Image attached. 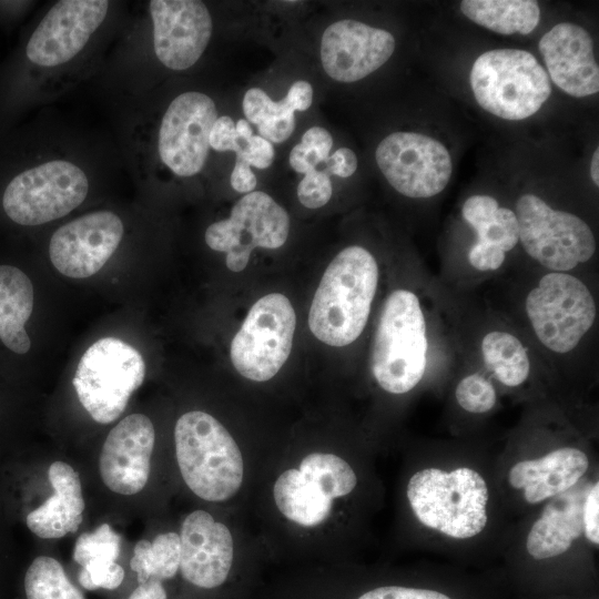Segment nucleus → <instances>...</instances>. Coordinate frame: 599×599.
<instances>
[{
	"label": "nucleus",
	"instance_id": "obj_1",
	"mask_svg": "<svg viewBox=\"0 0 599 599\" xmlns=\"http://www.w3.org/2000/svg\"><path fill=\"white\" fill-rule=\"evenodd\" d=\"M379 270L366 248L342 250L325 270L314 294L308 327L321 342L343 347L364 331L378 285Z\"/></svg>",
	"mask_w": 599,
	"mask_h": 599
},
{
	"label": "nucleus",
	"instance_id": "obj_2",
	"mask_svg": "<svg viewBox=\"0 0 599 599\" xmlns=\"http://www.w3.org/2000/svg\"><path fill=\"white\" fill-rule=\"evenodd\" d=\"M175 455L187 487L207 501H224L241 487L244 461L226 428L212 415L192 410L174 427Z\"/></svg>",
	"mask_w": 599,
	"mask_h": 599
},
{
	"label": "nucleus",
	"instance_id": "obj_3",
	"mask_svg": "<svg viewBox=\"0 0 599 599\" xmlns=\"http://www.w3.org/2000/svg\"><path fill=\"white\" fill-rule=\"evenodd\" d=\"M427 327L418 296L396 290L386 298L370 354L377 384L390 394H405L422 380L427 365Z\"/></svg>",
	"mask_w": 599,
	"mask_h": 599
},
{
	"label": "nucleus",
	"instance_id": "obj_4",
	"mask_svg": "<svg viewBox=\"0 0 599 599\" xmlns=\"http://www.w3.org/2000/svg\"><path fill=\"white\" fill-rule=\"evenodd\" d=\"M407 498L424 526L448 537L471 538L486 527L488 487L471 468L422 469L410 477Z\"/></svg>",
	"mask_w": 599,
	"mask_h": 599
},
{
	"label": "nucleus",
	"instance_id": "obj_5",
	"mask_svg": "<svg viewBox=\"0 0 599 599\" xmlns=\"http://www.w3.org/2000/svg\"><path fill=\"white\" fill-rule=\"evenodd\" d=\"M477 103L504 120L535 114L551 93L547 72L528 51L495 49L480 54L470 71Z\"/></svg>",
	"mask_w": 599,
	"mask_h": 599
},
{
	"label": "nucleus",
	"instance_id": "obj_6",
	"mask_svg": "<svg viewBox=\"0 0 599 599\" xmlns=\"http://www.w3.org/2000/svg\"><path fill=\"white\" fill-rule=\"evenodd\" d=\"M138 349L116 337L94 342L81 356L72 384L83 408L99 424L116 420L143 383Z\"/></svg>",
	"mask_w": 599,
	"mask_h": 599
},
{
	"label": "nucleus",
	"instance_id": "obj_7",
	"mask_svg": "<svg viewBox=\"0 0 599 599\" xmlns=\"http://www.w3.org/2000/svg\"><path fill=\"white\" fill-rule=\"evenodd\" d=\"M525 311L538 341L559 354L576 348L597 316L588 286L565 272L545 274L527 294Z\"/></svg>",
	"mask_w": 599,
	"mask_h": 599
},
{
	"label": "nucleus",
	"instance_id": "obj_8",
	"mask_svg": "<svg viewBox=\"0 0 599 599\" xmlns=\"http://www.w3.org/2000/svg\"><path fill=\"white\" fill-rule=\"evenodd\" d=\"M515 214L526 253L551 272H568L596 251L589 225L575 214L554 210L535 194L521 195Z\"/></svg>",
	"mask_w": 599,
	"mask_h": 599
},
{
	"label": "nucleus",
	"instance_id": "obj_9",
	"mask_svg": "<svg viewBox=\"0 0 599 599\" xmlns=\"http://www.w3.org/2000/svg\"><path fill=\"white\" fill-rule=\"evenodd\" d=\"M296 327L290 300L271 293L256 301L231 343L230 356L245 378L265 382L287 361Z\"/></svg>",
	"mask_w": 599,
	"mask_h": 599
},
{
	"label": "nucleus",
	"instance_id": "obj_10",
	"mask_svg": "<svg viewBox=\"0 0 599 599\" xmlns=\"http://www.w3.org/2000/svg\"><path fill=\"white\" fill-rule=\"evenodd\" d=\"M89 182L75 164L55 160L29 169L8 184L2 197L6 214L21 225L60 219L87 197Z\"/></svg>",
	"mask_w": 599,
	"mask_h": 599
},
{
	"label": "nucleus",
	"instance_id": "obj_11",
	"mask_svg": "<svg viewBox=\"0 0 599 599\" xmlns=\"http://www.w3.org/2000/svg\"><path fill=\"white\" fill-rule=\"evenodd\" d=\"M290 233V216L284 207L262 191L241 197L229 219L211 224L205 231L207 246L226 253L230 271L241 272L256 247L275 250L284 245Z\"/></svg>",
	"mask_w": 599,
	"mask_h": 599
},
{
	"label": "nucleus",
	"instance_id": "obj_12",
	"mask_svg": "<svg viewBox=\"0 0 599 599\" xmlns=\"http://www.w3.org/2000/svg\"><path fill=\"white\" fill-rule=\"evenodd\" d=\"M375 159L388 183L412 199H427L444 191L453 171L444 144L416 132L387 135L378 144Z\"/></svg>",
	"mask_w": 599,
	"mask_h": 599
},
{
	"label": "nucleus",
	"instance_id": "obj_13",
	"mask_svg": "<svg viewBox=\"0 0 599 599\" xmlns=\"http://www.w3.org/2000/svg\"><path fill=\"white\" fill-rule=\"evenodd\" d=\"M216 119L215 103L204 93L184 92L170 103L160 125L158 149L174 174L192 176L203 169Z\"/></svg>",
	"mask_w": 599,
	"mask_h": 599
},
{
	"label": "nucleus",
	"instance_id": "obj_14",
	"mask_svg": "<svg viewBox=\"0 0 599 599\" xmlns=\"http://www.w3.org/2000/svg\"><path fill=\"white\" fill-rule=\"evenodd\" d=\"M123 236L121 219L110 211L80 216L51 236L49 256L61 274L87 278L98 273L118 248Z\"/></svg>",
	"mask_w": 599,
	"mask_h": 599
},
{
	"label": "nucleus",
	"instance_id": "obj_15",
	"mask_svg": "<svg viewBox=\"0 0 599 599\" xmlns=\"http://www.w3.org/2000/svg\"><path fill=\"white\" fill-rule=\"evenodd\" d=\"M109 9L105 0H61L48 11L30 37L26 53L41 67L70 61L102 24Z\"/></svg>",
	"mask_w": 599,
	"mask_h": 599
},
{
	"label": "nucleus",
	"instance_id": "obj_16",
	"mask_svg": "<svg viewBox=\"0 0 599 599\" xmlns=\"http://www.w3.org/2000/svg\"><path fill=\"white\" fill-rule=\"evenodd\" d=\"M154 52L172 70H185L197 62L212 35V18L199 0H152Z\"/></svg>",
	"mask_w": 599,
	"mask_h": 599
},
{
	"label": "nucleus",
	"instance_id": "obj_17",
	"mask_svg": "<svg viewBox=\"0 0 599 599\" xmlns=\"http://www.w3.org/2000/svg\"><path fill=\"white\" fill-rule=\"evenodd\" d=\"M395 50V39L384 29L356 20L329 24L321 41V60L328 77L355 82L379 69Z\"/></svg>",
	"mask_w": 599,
	"mask_h": 599
},
{
	"label": "nucleus",
	"instance_id": "obj_18",
	"mask_svg": "<svg viewBox=\"0 0 599 599\" xmlns=\"http://www.w3.org/2000/svg\"><path fill=\"white\" fill-rule=\"evenodd\" d=\"M155 430L150 418L131 414L118 423L101 448L99 470L103 484L113 493H140L150 476Z\"/></svg>",
	"mask_w": 599,
	"mask_h": 599
},
{
	"label": "nucleus",
	"instance_id": "obj_19",
	"mask_svg": "<svg viewBox=\"0 0 599 599\" xmlns=\"http://www.w3.org/2000/svg\"><path fill=\"white\" fill-rule=\"evenodd\" d=\"M180 540V570L187 582L212 589L226 580L234 547L224 524L216 521L207 511L195 510L183 520Z\"/></svg>",
	"mask_w": 599,
	"mask_h": 599
},
{
	"label": "nucleus",
	"instance_id": "obj_20",
	"mask_svg": "<svg viewBox=\"0 0 599 599\" xmlns=\"http://www.w3.org/2000/svg\"><path fill=\"white\" fill-rule=\"evenodd\" d=\"M539 51L554 83L575 98L599 91V68L587 30L571 22L554 26L539 40Z\"/></svg>",
	"mask_w": 599,
	"mask_h": 599
},
{
	"label": "nucleus",
	"instance_id": "obj_21",
	"mask_svg": "<svg viewBox=\"0 0 599 599\" xmlns=\"http://www.w3.org/2000/svg\"><path fill=\"white\" fill-rule=\"evenodd\" d=\"M53 494L24 517L28 529L41 539H58L74 534L83 519L85 502L79 474L57 460L48 469Z\"/></svg>",
	"mask_w": 599,
	"mask_h": 599
},
{
	"label": "nucleus",
	"instance_id": "obj_22",
	"mask_svg": "<svg viewBox=\"0 0 599 599\" xmlns=\"http://www.w3.org/2000/svg\"><path fill=\"white\" fill-rule=\"evenodd\" d=\"M589 467L587 455L578 448L562 447L547 455L515 464L508 475L515 489H522L525 500L538 504L568 491Z\"/></svg>",
	"mask_w": 599,
	"mask_h": 599
},
{
	"label": "nucleus",
	"instance_id": "obj_23",
	"mask_svg": "<svg viewBox=\"0 0 599 599\" xmlns=\"http://www.w3.org/2000/svg\"><path fill=\"white\" fill-rule=\"evenodd\" d=\"M580 493H564L548 502L527 536L526 548L535 559L560 556L583 532Z\"/></svg>",
	"mask_w": 599,
	"mask_h": 599
},
{
	"label": "nucleus",
	"instance_id": "obj_24",
	"mask_svg": "<svg viewBox=\"0 0 599 599\" xmlns=\"http://www.w3.org/2000/svg\"><path fill=\"white\" fill-rule=\"evenodd\" d=\"M32 309L30 278L14 266L0 265V339L17 354H26L31 347L24 325Z\"/></svg>",
	"mask_w": 599,
	"mask_h": 599
},
{
	"label": "nucleus",
	"instance_id": "obj_25",
	"mask_svg": "<svg viewBox=\"0 0 599 599\" xmlns=\"http://www.w3.org/2000/svg\"><path fill=\"white\" fill-rule=\"evenodd\" d=\"M273 496L278 510L290 520L305 527L324 521L332 500L298 469H287L276 479Z\"/></svg>",
	"mask_w": 599,
	"mask_h": 599
},
{
	"label": "nucleus",
	"instance_id": "obj_26",
	"mask_svg": "<svg viewBox=\"0 0 599 599\" xmlns=\"http://www.w3.org/2000/svg\"><path fill=\"white\" fill-rule=\"evenodd\" d=\"M461 12L473 22L500 34H528L540 20V9L531 0H464Z\"/></svg>",
	"mask_w": 599,
	"mask_h": 599
},
{
	"label": "nucleus",
	"instance_id": "obj_27",
	"mask_svg": "<svg viewBox=\"0 0 599 599\" xmlns=\"http://www.w3.org/2000/svg\"><path fill=\"white\" fill-rule=\"evenodd\" d=\"M463 217L475 229L478 244L511 251L519 242V226L516 214L500 207L489 195H473L461 209Z\"/></svg>",
	"mask_w": 599,
	"mask_h": 599
},
{
	"label": "nucleus",
	"instance_id": "obj_28",
	"mask_svg": "<svg viewBox=\"0 0 599 599\" xmlns=\"http://www.w3.org/2000/svg\"><path fill=\"white\" fill-rule=\"evenodd\" d=\"M480 351L485 366L508 387L521 385L529 376L530 359L522 343L504 331L488 332Z\"/></svg>",
	"mask_w": 599,
	"mask_h": 599
},
{
	"label": "nucleus",
	"instance_id": "obj_29",
	"mask_svg": "<svg viewBox=\"0 0 599 599\" xmlns=\"http://www.w3.org/2000/svg\"><path fill=\"white\" fill-rule=\"evenodd\" d=\"M181 540L176 532L159 534L153 541L142 539L133 549L130 567L138 583L149 579L160 581L173 578L180 570Z\"/></svg>",
	"mask_w": 599,
	"mask_h": 599
},
{
	"label": "nucleus",
	"instance_id": "obj_30",
	"mask_svg": "<svg viewBox=\"0 0 599 599\" xmlns=\"http://www.w3.org/2000/svg\"><path fill=\"white\" fill-rule=\"evenodd\" d=\"M312 85L306 81H296L277 102L262 89L251 88L244 94L242 106L246 119L258 125L293 116L295 111H305L312 105Z\"/></svg>",
	"mask_w": 599,
	"mask_h": 599
},
{
	"label": "nucleus",
	"instance_id": "obj_31",
	"mask_svg": "<svg viewBox=\"0 0 599 599\" xmlns=\"http://www.w3.org/2000/svg\"><path fill=\"white\" fill-rule=\"evenodd\" d=\"M23 599H85L62 565L49 556L35 557L22 579Z\"/></svg>",
	"mask_w": 599,
	"mask_h": 599
},
{
	"label": "nucleus",
	"instance_id": "obj_32",
	"mask_svg": "<svg viewBox=\"0 0 599 599\" xmlns=\"http://www.w3.org/2000/svg\"><path fill=\"white\" fill-rule=\"evenodd\" d=\"M298 470L331 499L349 494L357 484L349 464L334 454H308Z\"/></svg>",
	"mask_w": 599,
	"mask_h": 599
},
{
	"label": "nucleus",
	"instance_id": "obj_33",
	"mask_svg": "<svg viewBox=\"0 0 599 599\" xmlns=\"http://www.w3.org/2000/svg\"><path fill=\"white\" fill-rule=\"evenodd\" d=\"M121 552V536L109 524L81 534L74 545L73 559L81 567L97 559L116 561Z\"/></svg>",
	"mask_w": 599,
	"mask_h": 599
},
{
	"label": "nucleus",
	"instance_id": "obj_34",
	"mask_svg": "<svg viewBox=\"0 0 599 599\" xmlns=\"http://www.w3.org/2000/svg\"><path fill=\"white\" fill-rule=\"evenodd\" d=\"M333 146L331 133L321 126L305 131L302 140L290 152V165L297 173H307L317 169L329 156Z\"/></svg>",
	"mask_w": 599,
	"mask_h": 599
},
{
	"label": "nucleus",
	"instance_id": "obj_35",
	"mask_svg": "<svg viewBox=\"0 0 599 599\" xmlns=\"http://www.w3.org/2000/svg\"><path fill=\"white\" fill-rule=\"evenodd\" d=\"M459 406L468 413L484 414L497 402L494 385L480 373H473L461 378L455 389Z\"/></svg>",
	"mask_w": 599,
	"mask_h": 599
},
{
	"label": "nucleus",
	"instance_id": "obj_36",
	"mask_svg": "<svg viewBox=\"0 0 599 599\" xmlns=\"http://www.w3.org/2000/svg\"><path fill=\"white\" fill-rule=\"evenodd\" d=\"M125 577L123 567L116 561L97 559L81 567L78 581L87 590H114L119 588Z\"/></svg>",
	"mask_w": 599,
	"mask_h": 599
},
{
	"label": "nucleus",
	"instance_id": "obj_37",
	"mask_svg": "<svg viewBox=\"0 0 599 599\" xmlns=\"http://www.w3.org/2000/svg\"><path fill=\"white\" fill-rule=\"evenodd\" d=\"M333 186L324 170L314 169L304 174L297 185V197L308 209L324 206L332 197Z\"/></svg>",
	"mask_w": 599,
	"mask_h": 599
},
{
	"label": "nucleus",
	"instance_id": "obj_38",
	"mask_svg": "<svg viewBox=\"0 0 599 599\" xmlns=\"http://www.w3.org/2000/svg\"><path fill=\"white\" fill-rule=\"evenodd\" d=\"M244 139L240 138L235 122L227 115L220 116L215 120L209 138V143L212 149L219 152L240 151Z\"/></svg>",
	"mask_w": 599,
	"mask_h": 599
},
{
	"label": "nucleus",
	"instance_id": "obj_39",
	"mask_svg": "<svg viewBox=\"0 0 599 599\" xmlns=\"http://www.w3.org/2000/svg\"><path fill=\"white\" fill-rule=\"evenodd\" d=\"M236 158L263 170L273 163L274 148L271 142L262 136L253 135L250 140L243 142L240 151L236 152Z\"/></svg>",
	"mask_w": 599,
	"mask_h": 599
},
{
	"label": "nucleus",
	"instance_id": "obj_40",
	"mask_svg": "<svg viewBox=\"0 0 599 599\" xmlns=\"http://www.w3.org/2000/svg\"><path fill=\"white\" fill-rule=\"evenodd\" d=\"M358 599H450L448 596L428 589L400 586L378 587L363 593Z\"/></svg>",
	"mask_w": 599,
	"mask_h": 599
},
{
	"label": "nucleus",
	"instance_id": "obj_41",
	"mask_svg": "<svg viewBox=\"0 0 599 599\" xmlns=\"http://www.w3.org/2000/svg\"><path fill=\"white\" fill-rule=\"evenodd\" d=\"M583 532L589 541L599 544V483L596 481L582 504Z\"/></svg>",
	"mask_w": 599,
	"mask_h": 599
},
{
	"label": "nucleus",
	"instance_id": "obj_42",
	"mask_svg": "<svg viewBox=\"0 0 599 599\" xmlns=\"http://www.w3.org/2000/svg\"><path fill=\"white\" fill-rule=\"evenodd\" d=\"M506 253L501 250L474 244L468 252V261L470 265L479 272L497 271L505 262Z\"/></svg>",
	"mask_w": 599,
	"mask_h": 599
},
{
	"label": "nucleus",
	"instance_id": "obj_43",
	"mask_svg": "<svg viewBox=\"0 0 599 599\" xmlns=\"http://www.w3.org/2000/svg\"><path fill=\"white\" fill-rule=\"evenodd\" d=\"M323 164H325L323 170L328 175L334 174L339 177H348L357 169V158L351 149L339 148Z\"/></svg>",
	"mask_w": 599,
	"mask_h": 599
},
{
	"label": "nucleus",
	"instance_id": "obj_44",
	"mask_svg": "<svg viewBox=\"0 0 599 599\" xmlns=\"http://www.w3.org/2000/svg\"><path fill=\"white\" fill-rule=\"evenodd\" d=\"M230 182L235 191L247 194L254 191L256 176L246 161L236 158Z\"/></svg>",
	"mask_w": 599,
	"mask_h": 599
},
{
	"label": "nucleus",
	"instance_id": "obj_45",
	"mask_svg": "<svg viewBox=\"0 0 599 599\" xmlns=\"http://www.w3.org/2000/svg\"><path fill=\"white\" fill-rule=\"evenodd\" d=\"M128 599H167V593L162 581L149 579L139 583Z\"/></svg>",
	"mask_w": 599,
	"mask_h": 599
},
{
	"label": "nucleus",
	"instance_id": "obj_46",
	"mask_svg": "<svg viewBox=\"0 0 599 599\" xmlns=\"http://www.w3.org/2000/svg\"><path fill=\"white\" fill-rule=\"evenodd\" d=\"M590 174L592 182L598 186L599 185V149L597 148L593 152L590 165Z\"/></svg>",
	"mask_w": 599,
	"mask_h": 599
}]
</instances>
